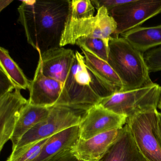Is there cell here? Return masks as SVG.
<instances>
[{"mask_svg": "<svg viewBox=\"0 0 161 161\" xmlns=\"http://www.w3.org/2000/svg\"><path fill=\"white\" fill-rule=\"evenodd\" d=\"M18 21L28 43L41 53L59 47L68 20L70 0L21 1Z\"/></svg>", "mask_w": 161, "mask_h": 161, "instance_id": "cell-1", "label": "cell"}, {"mask_svg": "<svg viewBox=\"0 0 161 161\" xmlns=\"http://www.w3.org/2000/svg\"><path fill=\"white\" fill-rule=\"evenodd\" d=\"M119 90L103 80L86 63L84 56L78 51L65 81L63 93L55 105H68L88 111L103 99Z\"/></svg>", "mask_w": 161, "mask_h": 161, "instance_id": "cell-2", "label": "cell"}, {"mask_svg": "<svg viewBox=\"0 0 161 161\" xmlns=\"http://www.w3.org/2000/svg\"><path fill=\"white\" fill-rule=\"evenodd\" d=\"M107 62L122 82L120 92L138 89L153 83L150 78L144 54L123 37L110 38Z\"/></svg>", "mask_w": 161, "mask_h": 161, "instance_id": "cell-3", "label": "cell"}, {"mask_svg": "<svg viewBox=\"0 0 161 161\" xmlns=\"http://www.w3.org/2000/svg\"><path fill=\"white\" fill-rule=\"evenodd\" d=\"M129 130L147 161H161V127L157 109L128 118Z\"/></svg>", "mask_w": 161, "mask_h": 161, "instance_id": "cell-4", "label": "cell"}, {"mask_svg": "<svg viewBox=\"0 0 161 161\" xmlns=\"http://www.w3.org/2000/svg\"><path fill=\"white\" fill-rule=\"evenodd\" d=\"M161 95V86L153 83L138 89L116 92L103 99L99 104L129 118L137 113L157 109Z\"/></svg>", "mask_w": 161, "mask_h": 161, "instance_id": "cell-5", "label": "cell"}, {"mask_svg": "<svg viewBox=\"0 0 161 161\" xmlns=\"http://www.w3.org/2000/svg\"><path fill=\"white\" fill-rule=\"evenodd\" d=\"M87 111L68 105L52 106L48 117L25 134L13 151L48 138L65 129L79 125Z\"/></svg>", "mask_w": 161, "mask_h": 161, "instance_id": "cell-6", "label": "cell"}, {"mask_svg": "<svg viewBox=\"0 0 161 161\" xmlns=\"http://www.w3.org/2000/svg\"><path fill=\"white\" fill-rule=\"evenodd\" d=\"M117 28L116 22L104 7H101L96 15L89 18L75 19L69 18L60 47L74 45L76 40L82 37L100 38L109 42Z\"/></svg>", "mask_w": 161, "mask_h": 161, "instance_id": "cell-7", "label": "cell"}, {"mask_svg": "<svg viewBox=\"0 0 161 161\" xmlns=\"http://www.w3.org/2000/svg\"><path fill=\"white\" fill-rule=\"evenodd\" d=\"M161 13V0H132L129 3L118 6L109 12L117 25L116 31L113 36H119L139 27Z\"/></svg>", "mask_w": 161, "mask_h": 161, "instance_id": "cell-8", "label": "cell"}, {"mask_svg": "<svg viewBox=\"0 0 161 161\" xmlns=\"http://www.w3.org/2000/svg\"><path fill=\"white\" fill-rule=\"evenodd\" d=\"M128 117L109 111L100 104L92 106L79 124L80 138L87 140L95 136L124 127Z\"/></svg>", "mask_w": 161, "mask_h": 161, "instance_id": "cell-9", "label": "cell"}, {"mask_svg": "<svg viewBox=\"0 0 161 161\" xmlns=\"http://www.w3.org/2000/svg\"><path fill=\"white\" fill-rule=\"evenodd\" d=\"M63 88L62 83L44 75L42 61L39 57L34 77L29 86V103L43 107L54 106L61 98Z\"/></svg>", "mask_w": 161, "mask_h": 161, "instance_id": "cell-10", "label": "cell"}, {"mask_svg": "<svg viewBox=\"0 0 161 161\" xmlns=\"http://www.w3.org/2000/svg\"><path fill=\"white\" fill-rule=\"evenodd\" d=\"M21 89L15 88L0 97V150L11 140L15 126L22 110L29 100L21 95Z\"/></svg>", "mask_w": 161, "mask_h": 161, "instance_id": "cell-11", "label": "cell"}, {"mask_svg": "<svg viewBox=\"0 0 161 161\" xmlns=\"http://www.w3.org/2000/svg\"><path fill=\"white\" fill-rule=\"evenodd\" d=\"M38 53L44 75L64 84L70 71L75 53L64 47L51 49L42 53Z\"/></svg>", "mask_w": 161, "mask_h": 161, "instance_id": "cell-12", "label": "cell"}, {"mask_svg": "<svg viewBox=\"0 0 161 161\" xmlns=\"http://www.w3.org/2000/svg\"><path fill=\"white\" fill-rule=\"evenodd\" d=\"M123 127L95 136L87 140L80 138L72 151L82 161H99L117 140Z\"/></svg>", "mask_w": 161, "mask_h": 161, "instance_id": "cell-13", "label": "cell"}, {"mask_svg": "<svg viewBox=\"0 0 161 161\" xmlns=\"http://www.w3.org/2000/svg\"><path fill=\"white\" fill-rule=\"evenodd\" d=\"M99 161H147L129 130L128 125L122 128L117 140Z\"/></svg>", "mask_w": 161, "mask_h": 161, "instance_id": "cell-14", "label": "cell"}, {"mask_svg": "<svg viewBox=\"0 0 161 161\" xmlns=\"http://www.w3.org/2000/svg\"><path fill=\"white\" fill-rule=\"evenodd\" d=\"M80 138L79 125L72 126L49 137L39 154L31 161H47L62 152L72 149Z\"/></svg>", "mask_w": 161, "mask_h": 161, "instance_id": "cell-15", "label": "cell"}, {"mask_svg": "<svg viewBox=\"0 0 161 161\" xmlns=\"http://www.w3.org/2000/svg\"><path fill=\"white\" fill-rule=\"evenodd\" d=\"M50 112L51 107L36 106L29 103L24 107L17 121L11 137L13 150L22 136L36 125L46 120Z\"/></svg>", "mask_w": 161, "mask_h": 161, "instance_id": "cell-16", "label": "cell"}, {"mask_svg": "<svg viewBox=\"0 0 161 161\" xmlns=\"http://www.w3.org/2000/svg\"><path fill=\"white\" fill-rule=\"evenodd\" d=\"M134 48L141 53L161 46V25L139 27L121 35Z\"/></svg>", "mask_w": 161, "mask_h": 161, "instance_id": "cell-17", "label": "cell"}, {"mask_svg": "<svg viewBox=\"0 0 161 161\" xmlns=\"http://www.w3.org/2000/svg\"><path fill=\"white\" fill-rule=\"evenodd\" d=\"M0 69L10 78L15 88L29 89L31 81L11 57L9 51L2 47L0 48Z\"/></svg>", "mask_w": 161, "mask_h": 161, "instance_id": "cell-18", "label": "cell"}, {"mask_svg": "<svg viewBox=\"0 0 161 161\" xmlns=\"http://www.w3.org/2000/svg\"><path fill=\"white\" fill-rule=\"evenodd\" d=\"M87 65L100 78L121 91L122 84L120 79L108 62L93 55L88 52L81 49Z\"/></svg>", "mask_w": 161, "mask_h": 161, "instance_id": "cell-19", "label": "cell"}, {"mask_svg": "<svg viewBox=\"0 0 161 161\" xmlns=\"http://www.w3.org/2000/svg\"><path fill=\"white\" fill-rule=\"evenodd\" d=\"M109 42L100 38L82 37L76 40L75 45L107 62Z\"/></svg>", "mask_w": 161, "mask_h": 161, "instance_id": "cell-20", "label": "cell"}, {"mask_svg": "<svg viewBox=\"0 0 161 161\" xmlns=\"http://www.w3.org/2000/svg\"><path fill=\"white\" fill-rule=\"evenodd\" d=\"M49 137L36 141L16 150L13 151L7 161H31L39 154Z\"/></svg>", "mask_w": 161, "mask_h": 161, "instance_id": "cell-21", "label": "cell"}, {"mask_svg": "<svg viewBox=\"0 0 161 161\" xmlns=\"http://www.w3.org/2000/svg\"><path fill=\"white\" fill-rule=\"evenodd\" d=\"M95 8L90 0H72L69 18L80 19L92 17L94 16Z\"/></svg>", "mask_w": 161, "mask_h": 161, "instance_id": "cell-22", "label": "cell"}, {"mask_svg": "<svg viewBox=\"0 0 161 161\" xmlns=\"http://www.w3.org/2000/svg\"><path fill=\"white\" fill-rule=\"evenodd\" d=\"M144 56L149 72L161 71V46L150 50Z\"/></svg>", "mask_w": 161, "mask_h": 161, "instance_id": "cell-23", "label": "cell"}, {"mask_svg": "<svg viewBox=\"0 0 161 161\" xmlns=\"http://www.w3.org/2000/svg\"><path fill=\"white\" fill-rule=\"evenodd\" d=\"M132 0H91V2L95 8L98 10L102 7H104L108 12L114 8L123 4L129 3Z\"/></svg>", "mask_w": 161, "mask_h": 161, "instance_id": "cell-24", "label": "cell"}, {"mask_svg": "<svg viewBox=\"0 0 161 161\" xmlns=\"http://www.w3.org/2000/svg\"><path fill=\"white\" fill-rule=\"evenodd\" d=\"M15 89V87L10 78L0 69V97L13 92Z\"/></svg>", "mask_w": 161, "mask_h": 161, "instance_id": "cell-25", "label": "cell"}, {"mask_svg": "<svg viewBox=\"0 0 161 161\" xmlns=\"http://www.w3.org/2000/svg\"><path fill=\"white\" fill-rule=\"evenodd\" d=\"M72 149L62 152L47 161H82L77 158L72 151Z\"/></svg>", "mask_w": 161, "mask_h": 161, "instance_id": "cell-26", "label": "cell"}, {"mask_svg": "<svg viewBox=\"0 0 161 161\" xmlns=\"http://www.w3.org/2000/svg\"><path fill=\"white\" fill-rule=\"evenodd\" d=\"M13 2V0H1L0 1V12L10 5Z\"/></svg>", "mask_w": 161, "mask_h": 161, "instance_id": "cell-27", "label": "cell"}, {"mask_svg": "<svg viewBox=\"0 0 161 161\" xmlns=\"http://www.w3.org/2000/svg\"><path fill=\"white\" fill-rule=\"evenodd\" d=\"M158 108L160 110V113H161V95L160 97V101H159V104H158Z\"/></svg>", "mask_w": 161, "mask_h": 161, "instance_id": "cell-28", "label": "cell"}, {"mask_svg": "<svg viewBox=\"0 0 161 161\" xmlns=\"http://www.w3.org/2000/svg\"><path fill=\"white\" fill-rule=\"evenodd\" d=\"M160 125H161V113L160 112Z\"/></svg>", "mask_w": 161, "mask_h": 161, "instance_id": "cell-29", "label": "cell"}]
</instances>
